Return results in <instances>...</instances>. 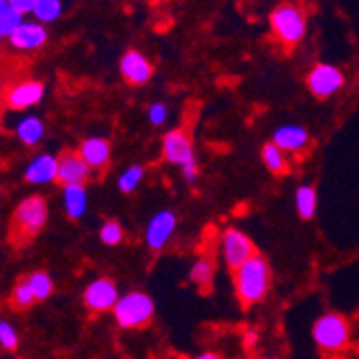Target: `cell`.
<instances>
[{"label":"cell","instance_id":"1","mask_svg":"<svg viewBox=\"0 0 359 359\" xmlns=\"http://www.w3.org/2000/svg\"><path fill=\"white\" fill-rule=\"evenodd\" d=\"M233 284L237 299L243 306L260 304L271 288V267L265 256L254 254L248 263H243L239 269L233 271Z\"/></svg>","mask_w":359,"mask_h":359},{"label":"cell","instance_id":"2","mask_svg":"<svg viewBox=\"0 0 359 359\" xmlns=\"http://www.w3.org/2000/svg\"><path fill=\"white\" fill-rule=\"evenodd\" d=\"M48 222V203L43 196H28L11 215L9 226V241L15 248L30 243L39 235V231Z\"/></svg>","mask_w":359,"mask_h":359},{"label":"cell","instance_id":"3","mask_svg":"<svg viewBox=\"0 0 359 359\" xmlns=\"http://www.w3.org/2000/svg\"><path fill=\"white\" fill-rule=\"evenodd\" d=\"M161 155L172 166L181 168V175L187 183H196L201 175L198 168V157L194 151V142L185 129H172L161 140Z\"/></svg>","mask_w":359,"mask_h":359},{"label":"cell","instance_id":"4","mask_svg":"<svg viewBox=\"0 0 359 359\" xmlns=\"http://www.w3.org/2000/svg\"><path fill=\"white\" fill-rule=\"evenodd\" d=\"M269 28L288 48L304 41L308 30V15L295 3H282L269 13Z\"/></svg>","mask_w":359,"mask_h":359},{"label":"cell","instance_id":"5","mask_svg":"<svg viewBox=\"0 0 359 359\" xmlns=\"http://www.w3.org/2000/svg\"><path fill=\"white\" fill-rule=\"evenodd\" d=\"M112 312L121 330H140V327H147L151 318L155 316V302L147 292L134 290L118 297Z\"/></svg>","mask_w":359,"mask_h":359},{"label":"cell","instance_id":"6","mask_svg":"<svg viewBox=\"0 0 359 359\" xmlns=\"http://www.w3.org/2000/svg\"><path fill=\"white\" fill-rule=\"evenodd\" d=\"M312 338L323 353H340L351 340L348 320L338 312H325L312 325Z\"/></svg>","mask_w":359,"mask_h":359},{"label":"cell","instance_id":"7","mask_svg":"<svg viewBox=\"0 0 359 359\" xmlns=\"http://www.w3.org/2000/svg\"><path fill=\"white\" fill-rule=\"evenodd\" d=\"M308 90L318 97V100H330L336 93H340L346 84L344 72L338 69L332 62H316L306 76Z\"/></svg>","mask_w":359,"mask_h":359},{"label":"cell","instance_id":"8","mask_svg":"<svg viewBox=\"0 0 359 359\" xmlns=\"http://www.w3.org/2000/svg\"><path fill=\"white\" fill-rule=\"evenodd\" d=\"M258 254L252 239L239 231V228L235 226H228L224 228V233H222V258H224V263L228 269H239L243 263H248V260Z\"/></svg>","mask_w":359,"mask_h":359},{"label":"cell","instance_id":"9","mask_svg":"<svg viewBox=\"0 0 359 359\" xmlns=\"http://www.w3.org/2000/svg\"><path fill=\"white\" fill-rule=\"evenodd\" d=\"M58 170H56V183H60L62 187H74V185H82L88 181L90 177V168L86 161L80 157L78 151L74 149H65L58 157Z\"/></svg>","mask_w":359,"mask_h":359},{"label":"cell","instance_id":"10","mask_svg":"<svg viewBox=\"0 0 359 359\" xmlns=\"http://www.w3.org/2000/svg\"><path fill=\"white\" fill-rule=\"evenodd\" d=\"M118 302V288L116 282L110 278H100L86 286L84 290V306L90 312H108L114 310Z\"/></svg>","mask_w":359,"mask_h":359},{"label":"cell","instance_id":"11","mask_svg":"<svg viewBox=\"0 0 359 359\" xmlns=\"http://www.w3.org/2000/svg\"><path fill=\"white\" fill-rule=\"evenodd\" d=\"M175 231H177V215H175V211L164 209V211L155 213L149 219L147 233H144V239H147L149 250H153V252L164 250L166 243L172 239Z\"/></svg>","mask_w":359,"mask_h":359},{"label":"cell","instance_id":"12","mask_svg":"<svg viewBox=\"0 0 359 359\" xmlns=\"http://www.w3.org/2000/svg\"><path fill=\"white\" fill-rule=\"evenodd\" d=\"M43 82L41 80H35V78H22L18 84H13L9 90H7V97H5V106L9 110H26L30 106H35L41 102L43 97Z\"/></svg>","mask_w":359,"mask_h":359},{"label":"cell","instance_id":"13","mask_svg":"<svg viewBox=\"0 0 359 359\" xmlns=\"http://www.w3.org/2000/svg\"><path fill=\"white\" fill-rule=\"evenodd\" d=\"M121 76L132 86H144L153 76V65L151 60L138 52V50H127L121 56Z\"/></svg>","mask_w":359,"mask_h":359},{"label":"cell","instance_id":"14","mask_svg":"<svg viewBox=\"0 0 359 359\" xmlns=\"http://www.w3.org/2000/svg\"><path fill=\"white\" fill-rule=\"evenodd\" d=\"M271 142L284 153H297L310 144V132L297 123L280 125L271 136Z\"/></svg>","mask_w":359,"mask_h":359},{"label":"cell","instance_id":"15","mask_svg":"<svg viewBox=\"0 0 359 359\" xmlns=\"http://www.w3.org/2000/svg\"><path fill=\"white\" fill-rule=\"evenodd\" d=\"M80 157L88 164V168L93 170H106L110 166V142L104 138H86L80 149H78Z\"/></svg>","mask_w":359,"mask_h":359},{"label":"cell","instance_id":"16","mask_svg":"<svg viewBox=\"0 0 359 359\" xmlns=\"http://www.w3.org/2000/svg\"><path fill=\"white\" fill-rule=\"evenodd\" d=\"M11 46L18 50H37L48 41V32L41 24H32V22H22L15 32L9 37Z\"/></svg>","mask_w":359,"mask_h":359},{"label":"cell","instance_id":"17","mask_svg":"<svg viewBox=\"0 0 359 359\" xmlns=\"http://www.w3.org/2000/svg\"><path fill=\"white\" fill-rule=\"evenodd\" d=\"M56 170H58V161L52 155H41L37 157L32 164L26 168V181L32 185L56 181Z\"/></svg>","mask_w":359,"mask_h":359},{"label":"cell","instance_id":"18","mask_svg":"<svg viewBox=\"0 0 359 359\" xmlns=\"http://www.w3.org/2000/svg\"><path fill=\"white\" fill-rule=\"evenodd\" d=\"M24 74V62L22 60H9V58H0V108L5 104L7 90L22 80Z\"/></svg>","mask_w":359,"mask_h":359},{"label":"cell","instance_id":"19","mask_svg":"<svg viewBox=\"0 0 359 359\" xmlns=\"http://www.w3.org/2000/svg\"><path fill=\"white\" fill-rule=\"evenodd\" d=\"M316 207H318V196L314 185L304 183L295 189V209L299 213L302 219H312L316 215Z\"/></svg>","mask_w":359,"mask_h":359},{"label":"cell","instance_id":"20","mask_svg":"<svg viewBox=\"0 0 359 359\" xmlns=\"http://www.w3.org/2000/svg\"><path fill=\"white\" fill-rule=\"evenodd\" d=\"M213 278H215V263L209 256H201L198 260H194V265L189 269V280L196 286L209 290L213 286Z\"/></svg>","mask_w":359,"mask_h":359},{"label":"cell","instance_id":"21","mask_svg":"<svg viewBox=\"0 0 359 359\" xmlns=\"http://www.w3.org/2000/svg\"><path fill=\"white\" fill-rule=\"evenodd\" d=\"M260 159H263V164L269 172L273 175H284L288 172V159H286V153L280 151L273 142H267L260 151Z\"/></svg>","mask_w":359,"mask_h":359},{"label":"cell","instance_id":"22","mask_svg":"<svg viewBox=\"0 0 359 359\" xmlns=\"http://www.w3.org/2000/svg\"><path fill=\"white\" fill-rule=\"evenodd\" d=\"M18 138L26 144V147H35L41 142L43 138V123L37 116H28L24 121H20L18 125Z\"/></svg>","mask_w":359,"mask_h":359},{"label":"cell","instance_id":"23","mask_svg":"<svg viewBox=\"0 0 359 359\" xmlns=\"http://www.w3.org/2000/svg\"><path fill=\"white\" fill-rule=\"evenodd\" d=\"M65 211L72 219H78L86 211V189L82 185L65 187Z\"/></svg>","mask_w":359,"mask_h":359},{"label":"cell","instance_id":"24","mask_svg":"<svg viewBox=\"0 0 359 359\" xmlns=\"http://www.w3.org/2000/svg\"><path fill=\"white\" fill-rule=\"evenodd\" d=\"M28 284L32 288V295H35V302H43L52 295V290H54V282L52 278L46 273V271H35V273H30L28 278Z\"/></svg>","mask_w":359,"mask_h":359},{"label":"cell","instance_id":"25","mask_svg":"<svg viewBox=\"0 0 359 359\" xmlns=\"http://www.w3.org/2000/svg\"><path fill=\"white\" fill-rule=\"evenodd\" d=\"M32 302H35V295H32V288L28 284L26 278H22L13 290H11V297H9V304L13 310H28L32 306Z\"/></svg>","mask_w":359,"mask_h":359},{"label":"cell","instance_id":"26","mask_svg":"<svg viewBox=\"0 0 359 359\" xmlns=\"http://www.w3.org/2000/svg\"><path fill=\"white\" fill-rule=\"evenodd\" d=\"M39 22H54L62 13V5L58 0H35V9H32Z\"/></svg>","mask_w":359,"mask_h":359},{"label":"cell","instance_id":"27","mask_svg":"<svg viewBox=\"0 0 359 359\" xmlns=\"http://www.w3.org/2000/svg\"><path fill=\"white\" fill-rule=\"evenodd\" d=\"M142 179H144V168L142 166H129L121 177H118V189L123 191V194H132V191H136V187L142 183Z\"/></svg>","mask_w":359,"mask_h":359},{"label":"cell","instance_id":"28","mask_svg":"<svg viewBox=\"0 0 359 359\" xmlns=\"http://www.w3.org/2000/svg\"><path fill=\"white\" fill-rule=\"evenodd\" d=\"M100 237L106 245H118L123 241V226L114 219H108L104 226H102V231H100Z\"/></svg>","mask_w":359,"mask_h":359},{"label":"cell","instance_id":"29","mask_svg":"<svg viewBox=\"0 0 359 359\" xmlns=\"http://www.w3.org/2000/svg\"><path fill=\"white\" fill-rule=\"evenodd\" d=\"M20 24H22V15H18L15 11L7 9L5 13H0V39L11 37Z\"/></svg>","mask_w":359,"mask_h":359},{"label":"cell","instance_id":"30","mask_svg":"<svg viewBox=\"0 0 359 359\" xmlns=\"http://www.w3.org/2000/svg\"><path fill=\"white\" fill-rule=\"evenodd\" d=\"M0 346L7 348V351L18 348V334L7 320H0Z\"/></svg>","mask_w":359,"mask_h":359},{"label":"cell","instance_id":"31","mask_svg":"<svg viewBox=\"0 0 359 359\" xmlns=\"http://www.w3.org/2000/svg\"><path fill=\"white\" fill-rule=\"evenodd\" d=\"M149 121L155 125V127H161L166 121H168V106L164 102H155L149 106Z\"/></svg>","mask_w":359,"mask_h":359},{"label":"cell","instance_id":"32","mask_svg":"<svg viewBox=\"0 0 359 359\" xmlns=\"http://www.w3.org/2000/svg\"><path fill=\"white\" fill-rule=\"evenodd\" d=\"M9 9L15 11L18 15H24V13H28V11L35 9V0H11V3H9Z\"/></svg>","mask_w":359,"mask_h":359},{"label":"cell","instance_id":"33","mask_svg":"<svg viewBox=\"0 0 359 359\" xmlns=\"http://www.w3.org/2000/svg\"><path fill=\"white\" fill-rule=\"evenodd\" d=\"M243 338H245V344H248V346H254V344L258 342V332H256V330H245Z\"/></svg>","mask_w":359,"mask_h":359},{"label":"cell","instance_id":"34","mask_svg":"<svg viewBox=\"0 0 359 359\" xmlns=\"http://www.w3.org/2000/svg\"><path fill=\"white\" fill-rule=\"evenodd\" d=\"M194 359H224L219 353H213V351H205V353H201V355H196Z\"/></svg>","mask_w":359,"mask_h":359},{"label":"cell","instance_id":"35","mask_svg":"<svg viewBox=\"0 0 359 359\" xmlns=\"http://www.w3.org/2000/svg\"><path fill=\"white\" fill-rule=\"evenodd\" d=\"M9 9V3H7V0H0V13H5Z\"/></svg>","mask_w":359,"mask_h":359},{"label":"cell","instance_id":"36","mask_svg":"<svg viewBox=\"0 0 359 359\" xmlns=\"http://www.w3.org/2000/svg\"><path fill=\"white\" fill-rule=\"evenodd\" d=\"M258 359H273V357H258Z\"/></svg>","mask_w":359,"mask_h":359}]
</instances>
